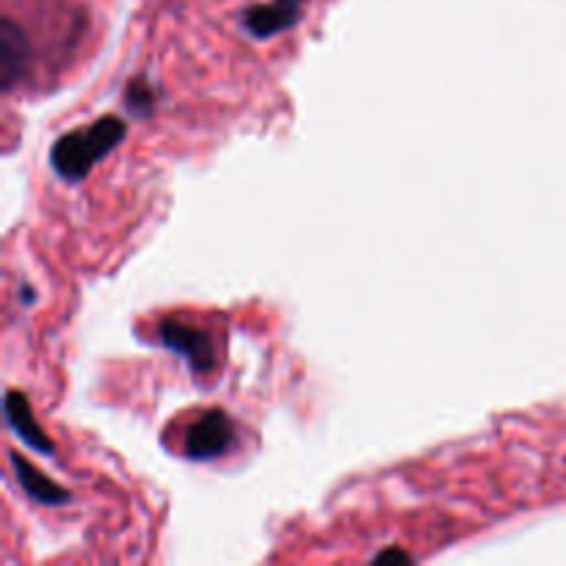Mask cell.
<instances>
[{
    "label": "cell",
    "mask_w": 566,
    "mask_h": 566,
    "mask_svg": "<svg viewBox=\"0 0 566 566\" xmlns=\"http://www.w3.org/2000/svg\"><path fill=\"white\" fill-rule=\"evenodd\" d=\"M6 420H9L11 429L17 431V437H22L33 451L48 453V457L50 453H55V446L48 440L42 426L36 423V418H33L31 412V403H28V398L22 396V392L17 390L6 392Z\"/></svg>",
    "instance_id": "5"
},
{
    "label": "cell",
    "mask_w": 566,
    "mask_h": 566,
    "mask_svg": "<svg viewBox=\"0 0 566 566\" xmlns=\"http://www.w3.org/2000/svg\"><path fill=\"white\" fill-rule=\"evenodd\" d=\"M387 558H403V562H409L407 553H401V551H385V553H379V556H376V562H387Z\"/></svg>",
    "instance_id": "9"
},
{
    "label": "cell",
    "mask_w": 566,
    "mask_h": 566,
    "mask_svg": "<svg viewBox=\"0 0 566 566\" xmlns=\"http://www.w3.org/2000/svg\"><path fill=\"white\" fill-rule=\"evenodd\" d=\"M307 0H274V3H260L243 11L241 22L247 33L254 39H269L274 33L287 31L302 20V11Z\"/></svg>",
    "instance_id": "4"
},
{
    "label": "cell",
    "mask_w": 566,
    "mask_h": 566,
    "mask_svg": "<svg viewBox=\"0 0 566 566\" xmlns=\"http://www.w3.org/2000/svg\"><path fill=\"white\" fill-rule=\"evenodd\" d=\"M158 335H160V343H164L169 352L180 354V357L191 365L193 374H202V376L213 374L216 348L208 332L197 329V326L186 324V321H164Z\"/></svg>",
    "instance_id": "3"
},
{
    "label": "cell",
    "mask_w": 566,
    "mask_h": 566,
    "mask_svg": "<svg viewBox=\"0 0 566 566\" xmlns=\"http://www.w3.org/2000/svg\"><path fill=\"white\" fill-rule=\"evenodd\" d=\"M125 103H127V108H130V111L147 116L149 111H153V105H155L153 88H149L144 81H130V86L125 88Z\"/></svg>",
    "instance_id": "8"
},
{
    "label": "cell",
    "mask_w": 566,
    "mask_h": 566,
    "mask_svg": "<svg viewBox=\"0 0 566 566\" xmlns=\"http://www.w3.org/2000/svg\"><path fill=\"white\" fill-rule=\"evenodd\" d=\"M235 442V426L221 409H208L199 415L186 431V453L193 462H210V459L227 453Z\"/></svg>",
    "instance_id": "2"
},
{
    "label": "cell",
    "mask_w": 566,
    "mask_h": 566,
    "mask_svg": "<svg viewBox=\"0 0 566 566\" xmlns=\"http://www.w3.org/2000/svg\"><path fill=\"white\" fill-rule=\"evenodd\" d=\"M28 61V42L22 28L14 20L6 17L0 22V81H3V92H9L22 75V66Z\"/></svg>",
    "instance_id": "6"
},
{
    "label": "cell",
    "mask_w": 566,
    "mask_h": 566,
    "mask_svg": "<svg viewBox=\"0 0 566 566\" xmlns=\"http://www.w3.org/2000/svg\"><path fill=\"white\" fill-rule=\"evenodd\" d=\"M127 136V125L119 116H99L88 127H77V130L66 133L50 149V166L55 175L66 182H77L88 175L97 160L114 147H119Z\"/></svg>",
    "instance_id": "1"
},
{
    "label": "cell",
    "mask_w": 566,
    "mask_h": 566,
    "mask_svg": "<svg viewBox=\"0 0 566 566\" xmlns=\"http://www.w3.org/2000/svg\"><path fill=\"white\" fill-rule=\"evenodd\" d=\"M9 462L11 468H14L17 481H20V486L25 490L28 497H33L36 503H44V506H64V503H70V492H66L64 486L53 484L44 473H39L31 462H25V459L20 457V453L11 451Z\"/></svg>",
    "instance_id": "7"
}]
</instances>
